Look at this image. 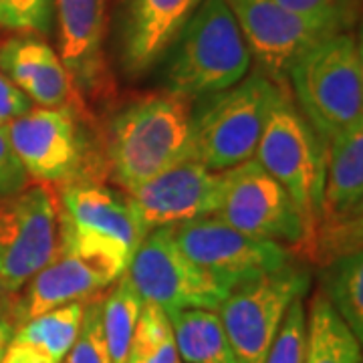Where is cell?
Returning a JSON list of instances; mask_svg holds the SVG:
<instances>
[{"label":"cell","mask_w":363,"mask_h":363,"mask_svg":"<svg viewBox=\"0 0 363 363\" xmlns=\"http://www.w3.org/2000/svg\"><path fill=\"white\" fill-rule=\"evenodd\" d=\"M168 52L164 89L192 104L230 89L247 77L252 63L226 0H202Z\"/></svg>","instance_id":"cell-1"},{"label":"cell","mask_w":363,"mask_h":363,"mask_svg":"<svg viewBox=\"0 0 363 363\" xmlns=\"http://www.w3.org/2000/svg\"><path fill=\"white\" fill-rule=\"evenodd\" d=\"M192 101L150 95L128 104L107 131V166L117 186L130 194L186 160Z\"/></svg>","instance_id":"cell-2"},{"label":"cell","mask_w":363,"mask_h":363,"mask_svg":"<svg viewBox=\"0 0 363 363\" xmlns=\"http://www.w3.org/2000/svg\"><path fill=\"white\" fill-rule=\"evenodd\" d=\"M281 91L285 89L255 71L230 89L198 99V105H192L186 160L212 172H226L252 160Z\"/></svg>","instance_id":"cell-3"},{"label":"cell","mask_w":363,"mask_h":363,"mask_svg":"<svg viewBox=\"0 0 363 363\" xmlns=\"http://www.w3.org/2000/svg\"><path fill=\"white\" fill-rule=\"evenodd\" d=\"M286 83L298 111L325 143L363 121L362 45L347 30L309 47L293 63Z\"/></svg>","instance_id":"cell-4"},{"label":"cell","mask_w":363,"mask_h":363,"mask_svg":"<svg viewBox=\"0 0 363 363\" xmlns=\"http://www.w3.org/2000/svg\"><path fill=\"white\" fill-rule=\"evenodd\" d=\"M255 160L293 198L307 226V247H315L323 204L327 143L298 111L289 89L281 91L269 111Z\"/></svg>","instance_id":"cell-5"},{"label":"cell","mask_w":363,"mask_h":363,"mask_svg":"<svg viewBox=\"0 0 363 363\" xmlns=\"http://www.w3.org/2000/svg\"><path fill=\"white\" fill-rule=\"evenodd\" d=\"M145 234L125 192L87 180H75L63 188L59 247L99 260L121 277Z\"/></svg>","instance_id":"cell-6"},{"label":"cell","mask_w":363,"mask_h":363,"mask_svg":"<svg viewBox=\"0 0 363 363\" xmlns=\"http://www.w3.org/2000/svg\"><path fill=\"white\" fill-rule=\"evenodd\" d=\"M311 274L293 262L228 293L218 309L238 363H264L286 309L305 298Z\"/></svg>","instance_id":"cell-7"},{"label":"cell","mask_w":363,"mask_h":363,"mask_svg":"<svg viewBox=\"0 0 363 363\" xmlns=\"http://www.w3.org/2000/svg\"><path fill=\"white\" fill-rule=\"evenodd\" d=\"M125 274L143 303L157 305L166 315L186 309L218 311L228 291L188 259L174 238V228L145 234Z\"/></svg>","instance_id":"cell-8"},{"label":"cell","mask_w":363,"mask_h":363,"mask_svg":"<svg viewBox=\"0 0 363 363\" xmlns=\"http://www.w3.org/2000/svg\"><path fill=\"white\" fill-rule=\"evenodd\" d=\"M59 247V202L45 184L0 198V286L11 295L52 259Z\"/></svg>","instance_id":"cell-9"},{"label":"cell","mask_w":363,"mask_h":363,"mask_svg":"<svg viewBox=\"0 0 363 363\" xmlns=\"http://www.w3.org/2000/svg\"><path fill=\"white\" fill-rule=\"evenodd\" d=\"M214 216L259 240L307 247V226L293 198L255 157L224 172V192Z\"/></svg>","instance_id":"cell-10"},{"label":"cell","mask_w":363,"mask_h":363,"mask_svg":"<svg viewBox=\"0 0 363 363\" xmlns=\"http://www.w3.org/2000/svg\"><path fill=\"white\" fill-rule=\"evenodd\" d=\"M172 228L182 252L228 293L260 274L279 271L293 262L286 247L252 238L218 216L184 222Z\"/></svg>","instance_id":"cell-11"},{"label":"cell","mask_w":363,"mask_h":363,"mask_svg":"<svg viewBox=\"0 0 363 363\" xmlns=\"http://www.w3.org/2000/svg\"><path fill=\"white\" fill-rule=\"evenodd\" d=\"M4 131L28 180L37 184H71L85 164V133L71 107L35 105Z\"/></svg>","instance_id":"cell-12"},{"label":"cell","mask_w":363,"mask_h":363,"mask_svg":"<svg viewBox=\"0 0 363 363\" xmlns=\"http://www.w3.org/2000/svg\"><path fill=\"white\" fill-rule=\"evenodd\" d=\"M363 212V121L327 142L321 222L313 250H359Z\"/></svg>","instance_id":"cell-13"},{"label":"cell","mask_w":363,"mask_h":363,"mask_svg":"<svg viewBox=\"0 0 363 363\" xmlns=\"http://www.w3.org/2000/svg\"><path fill=\"white\" fill-rule=\"evenodd\" d=\"M262 75L289 89V71L309 47L341 30L286 11L277 0H226ZM345 33V30H343Z\"/></svg>","instance_id":"cell-14"},{"label":"cell","mask_w":363,"mask_h":363,"mask_svg":"<svg viewBox=\"0 0 363 363\" xmlns=\"http://www.w3.org/2000/svg\"><path fill=\"white\" fill-rule=\"evenodd\" d=\"M224 192V172H212L192 160H182L176 166L143 182L130 200L143 230L178 226L184 222L214 216Z\"/></svg>","instance_id":"cell-15"},{"label":"cell","mask_w":363,"mask_h":363,"mask_svg":"<svg viewBox=\"0 0 363 363\" xmlns=\"http://www.w3.org/2000/svg\"><path fill=\"white\" fill-rule=\"evenodd\" d=\"M117 279L119 274L104 262L57 247L52 259L21 289V297H14L11 323L16 327L43 313L83 303L104 293Z\"/></svg>","instance_id":"cell-16"},{"label":"cell","mask_w":363,"mask_h":363,"mask_svg":"<svg viewBox=\"0 0 363 363\" xmlns=\"http://www.w3.org/2000/svg\"><path fill=\"white\" fill-rule=\"evenodd\" d=\"M202 0H125L119 25V55L128 75L156 67L180 37Z\"/></svg>","instance_id":"cell-17"},{"label":"cell","mask_w":363,"mask_h":363,"mask_svg":"<svg viewBox=\"0 0 363 363\" xmlns=\"http://www.w3.org/2000/svg\"><path fill=\"white\" fill-rule=\"evenodd\" d=\"M105 2L55 0L59 21V57L77 93L99 97L111 87L105 59Z\"/></svg>","instance_id":"cell-18"},{"label":"cell","mask_w":363,"mask_h":363,"mask_svg":"<svg viewBox=\"0 0 363 363\" xmlns=\"http://www.w3.org/2000/svg\"><path fill=\"white\" fill-rule=\"evenodd\" d=\"M0 71L39 107H73L79 97L59 52L35 35L0 45Z\"/></svg>","instance_id":"cell-19"},{"label":"cell","mask_w":363,"mask_h":363,"mask_svg":"<svg viewBox=\"0 0 363 363\" xmlns=\"http://www.w3.org/2000/svg\"><path fill=\"white\" fill-rule=\"evenodd\" d=\"M83 303L37 315L16 325L2 363H63L73 341L77 337Z\"/></svg>","instance_id":"cell-20"},{"label":"cell","mask_w":363,"mask_h":363,"mask_svg":"<svg viewBox=\"0 0 363 363\" xmlns=\"http://www.w3.org/2000/svg\"><path fill=\"white\" fill-rule=\"evenodd\" d=\"M180 359L186 363H238L218 311L186 309L168 315Z\"/></svg>","instance_id":"cell-21"},{"label":"cell","mask_w":363,"mask_h":363,"mask_svg":"<svg viewBox=\"0 0 363 363\" xmlns=\"http://www.w3.org/2000/svg\"><path fill=\"white\" fill-rule=\"evenodd\" d=\"M305 363H362V341L317 293L307 313Z\"/></svg>","instance_id":"cell-22"},{"label":"cell","mask_w":363,"mask_h":363,"mask_svg":"<svg viewBox=\"0 0 363 363\" xmlns=\"http://www.w3.org/2000/svg\"><path fill=\"white\" fill-rule=\"evenodd\" d=\"M323 297L363 341V257L362 250H350L331 257L323 272Z\"/></svg>","instance_id":"cell-23"},{"label":"cell","mask_w":363,"mask_h":363,"mask_svg":"<svg viewBox=\"0 0 363 363\" xmlns=\"http://www.w3.org/2000/svg\"><path fill=\"white\" fill-rule=\"evenodd\" d=\"M143 309V298L131 285L130 277L121 274L113 289L104 295V337L109 363H125L135 325Z\"/></svg>","instance_id":"cell-24"},{"label":"cell","mask_w":363,"mask_h":363,"mask_svg":"<svg viewBox=\"0 0 363 363\" xmlns=\"http://www.w3.org/2000/svg\"><path fill=\"white\" fill-rule=\"evenodd\" d=\"M125 363H180L168 315L157 305L143 303Z\"/></svg>","instance_id":"cell-25"},{"label":"cell","mask_w":363,"mask_h":363,"mask_svg":"<svg viewBox=\"0 0 363 363\" xmlns=\"http://www.w3.org/2000/svg\"><path fill=\"white\" fill-rule=\"evenodd\" d=\"M63 363H109L104 337V295H95L83 305V319Z\"/></svg>","instance_id":"cell-26"},{"label":"cell","mask_w":363,"mask_h":363,"mask_svg":"<svg viewBox=\"0 0 363 363\" xmlns=\"http://www.w3.org/2000/svg\"><path fill=\"white\" fill-rule=\"evenodd\" d=\"M55 25V0H0V28L45 37Z\"/></svg>","instance_id":"cell-27"},{"label":"cell","mask_w":363,"mask_h":363,"mask_svg":"<svg viewBox=\"0 0 363 363\" xmlns=\"http://www.w3.org/2000/svg\"><path fill=\"white\" fill-rule=\"evenodd\" d=\"M307 353V307L297 298L286 309L264 363H305Z\"/></svg>","instance_id":"cell-28"},{"label":"cell","mask_w":363,"mask_h":363,"mask_svg":"<svg viewBox=\"0 0 363 363\" xmlns=\"http://www.w3.org/2000/svg\"><path fill=\"white\" fill-rule=\"evenodd\" d=\"M291 13L347 30L355 21V0H277Z\"/></svg>","instance_id":"cell-29"},{"label":"cell","mask_w":363,"mask_h":363,"mask_svg":"<svg viewBox=\"0 0 363 363\" xmlns=\"http://www.w3.org/2000/svg\"><path fill=\"white\" fill-rule=\"evenodd\" d=\"M28 186L23 164L11 147L4 128H0V198L11 196Z\"/></svg>","instance_id":"cell-30"},{"label":"cell","mask_w":363,"mask_h":363,"mask_svg":"<svg viewBox=\"0 0 363 363\" xmlns=\"http://www.w3.org/2000/svg\"><path fill=\"white\" fill-rule=\"evenodd\" d=\"M33 107L35 104L0 71V128H6L11 121L25 116Z\"/></svg>","instance_id":"cell-31"},{"label":"cell","mask_w":363,"mask_h":363,"mask_svg":"<svg viewBox=\"0 0 363 363\" xmlns=\"http://www.w3.org/2000/svg\"><path fill=\"white\" fill-rule=\"evenodd\" d=\"M14 297H16V295H11L6 289L0 286V321H11Z\"/></svg>","instance_id":"cell-32"},{"label":"cell","mask_w":363,"mask_h":363,"mask_svg":"<svg viewBox=\"0 0 363 363\" xmlns=\"http://www.w3.org/2000/svg\"><path fill=\"white\" fill-rule=\"evenodd\" d=\"M14 325L11 321H0V363L4 357V351L9 347V341L13 337Z\"/></svg>","instance_id":"cell-33"}]
</instances>
